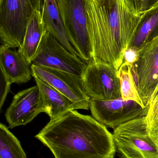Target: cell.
<instances>
[{
	"label": "cell",
	"mask_w": 158,
	"mask_h": 158,
	"mask_svg": "<svg viewBox=\"0 0 158 158\" xmlns=\"http://www.w3.org/2000/svg\"><path fill=\"white\" fill-rule=\"evenodd\" d=\"M35 137L55 158H114L117 151L106 126L76 110L50 119Z\"/></svg>",
	"instance_id": "6da1fadb"
},
{
	"label": "cell",
	"mask_w": 158,
	"mask_h": 158,
	"mask_svg": "<svg viewBox=\"0 0 158 158\" xmlns=\"http://www.w3.org/2000/svg\"><path fill=\"white\" fill-rule=\"evenodd\" d=\"M86 11L92 60L118 70L141 15L132 11L125 0H86Z\"/></svg>",
	"instance_id": "7a4b0ae2"
},
{
	"label": "cell",
	"mask_w": 158,
	"mask_h": 158,
	"mask_svg": "<svg viewBox=\"0 0 158 158\" xmlns=\"http://www.w3.org/2000/svg\"><path fill=\"white\" fill-rule=\"evenodd\" d=\"M113 136L122 158H158V145L148 130L145 117L117 127Z\"/></svg>",
	"instance_id": "3957f363"
},
{
	"label": "cell",
	"mask_w": 158,
	"mask_h": 158,
	"mask_svg": "<svg viewBox=\"0 0 158 158\" xmlns=\"http://www.w3.org/2000/svg\"><path fill=\"white\" fill-rule=\"evenodd\" d=\"M42 0H0V39L10 48L22 46L29 20Z\"/></svg>",
	"instance_id": "277c9868"
},
{
	"label": "cell",
	"mask_w": 158,
	"mask_h": 158,
	"mask_svg": "<svg viewBox=\"0 0 158 158\" xmlns=\"http://www.w3.org/2000/svg\"><path fill=\"white\" fill-rule=\"evenodd\" d=\"M69 40L88 64L93 59V50L87 27L86 0H57Z\"/></svg>",
	"instance_id": "5b68a950"
},
{
	"label": "cell",
	"mask_w": 158,
	"mask_h": 158,
	"mask_svg": "<svg viewBox=\"0 0 158 158\" xmlns=\"http://www.w3.org/2000/svg\"><path fill=\"white\" fill-rule=\"evenodd\" d=\"M31 64L82 77L87 64L66 50L48 31L44 35Z\"/></svg>",
	"instance_id": "8992f818"
},
{
	"label": "cell",
	"mask_w": 158,
	"mask_h": 158,
	"mask_svg": "<svg viewBox=\"0 0 158 158\" xmlns=\"http://www.w3.org/2000/svg\"><path fill=\"white\" fill-rule=\"evenodd\" d=\"M82 77L86 94L91 99L110 100L122 98L118 70L111 65L91 60Z\"/></svg>",
	"instance_id": "52a82bcc"
},
{
	"label": "cell",
	"mask_w": 158,
	"mask_h": 158,
	"mask_svg": "<svg viewBox=\"0 0 158 158\" xmlns=\"http://www.w3.org/2000/svg\"><path fill=\"white\" fill-rule=\"evenodd\" d=\"M149 106L143 107L132 100L122 98L110 100H90L93 117L100 123L115 129L128 122L146 117Z\"/></svg>",
	"instance_id": "ba28073f"
},
{
	"label": "cell",
	"mask_w": 158,
	"mask_h": 158,
	"mask_svg": "<svg viewBox=\"0 0 158 158\" xmlns=\"http://www.w3.org/2000/svg\"><path fill=\"white\" fill-rule=\"evenodd\" d=\"M32 76L45 81L66 96L79 110H89L91 98L86 94L82 77L66 71L31 66Z\"/></svg>",
	"instance_id": "9c48e42d"
},
{
	"label": "cell",
	"mask_w": 158,
	"mask_h": 158,
	"mask_svg": "<svg viewBox=\"0 0 158 158\" xmlns=\"http://www.w3.org/2000/svg\"><path fill=\"white\" fill-rule=\"evenodd\" d=\"M134 65L139 79L140 96L147 107L158 92V37L139 50V58Z\"/></svg>",
	"instance_id": "30bf717a"
},
{
	"label": "cell",
	"mask_w": 158,
	"mask_h": 158,
	"mask_svg": "<svg viewBox=\"0 0 158 158\" xmlns=\"http://www.w3.org/2000/svg\"><path fill=\"white\" fill-rule=\"evenodd\" d=\"M46 110L40 88L35 86L25 89L14 96L5 113L6 121L11 129L25 125L40 113Z\"/></svg>",
	"instance_id": "8fae6325"
},
{
	"label": "cell",
	"mask_w": 158,
	"mask_h": 158,
	"mask_svg": "<svg viewBox=\"0 0 158 158\" xmlns=\"http://www.w3.org/2000/svg\"><path fill=\"white\" fill-rule=\"evenodd\" d=\"M31 63L19 51H13L2 44L0 47V68L13 83H25L32 76Z\"/></svg>",
	"instance_id": "7c38bea8"
},
{
	"label": "cell",
	"mask_w": 158,
	"mask_h": 158,
	"mask_svg": "<svg viewBox=\"0 0 158 158\" xmlns=\"http://www.w3.org/2000/svg\"><path fill=\"white\" fill-rule=\"evenodd\" d=\"M41 11L46 31L66 50L79 57V54L69 40L57 0H42Z\"/></svg>",
	"instance_id": "4fadbf2b"
},
{
	"label": "cell",
	"mask_w": 158,
	"mask_h": 158,
	"mask_svg": "<svg viewBox=\"0 0 158 158\" xmlns=\"http://www.w3.org/2000/svg\"><path fill=\"white\" fill-rule=\"evenodd\" d=\"M40 88L46 108V113L50 119L59 117L70 110H79L66 96L41 79L33 77Z\"/></svg>",
	"instance_id": "5bb4252c"
},
{
	"label": "cell",
	"mask_w": 158,
	"mask_h": 158,
	"mask_svg": "<svg viewBox=\"0 0 158 158\" xmlns=\"http://www.w3.org/2000/svg\"><path fill=\"white\" fill-rule=\"evenodd\" d=\"M41 11V9L35 10L30 18L23 44L19 49L31 63L44 35L47 31Z\"/></svg>",
	"instance_id": "9a60e30c"
},
{
	"label": "cell",
	"mask_w": 158,
	"mask_h": 158,
	"mask_svg": "<svg viewBox=\"0 0 158 158\" xmlns=\"http://www.w3.org/2000/svg\"><path fill=\"white\" fill-rule=\"evenodd\" d=\"M157 37L158 6L147 10L141 15L130 47L140 49Z\"/></svg>",
	"instance_id": "2e32d148"
},
{
	"label": "cell",
	"mask_w": 158,
	"mask_h": 158,
	"mask_svg": "<svg viewBox=\"0 0 158 158\" xmlns=\"http://www.w3.org/2000/svg\"><path fill=\"white\" fill-rule=\"evenodd\" d=\"M121 85L122 98L125 100H132L146 107L140 94L138 75L134 64L123 62L118 70Z\"/></svg>",
	"instance_id": "e0dca14e"
},
{
	"label": "cell",
	"mask_w": 158,
	"mask_h": 158,
	"mask_svg": "<svg viewBox=\"0 0 158 158\" xmlns=\"http://www.w3.org/2000/svg\"><path fill=\"white\" fill-rule=\"evenodd\" d=\"M0 158H28L18 139L0 123Z\"/></svg>",
	"instance_id": "ac0fdd59"
},
{
	"label": "cell",
	"mask_w": 158,
	"mask_h": 158,
	"mask_svg": "<svg viewBox=\"0 0 158 158\" xmlns=\"http://www.w3.org/2000/svg\"><path fill=\"white\" fill-rule=\"evenodd\" d=\"M145 118L148 130L151 134L158 126V92L149 105Z\"/></svg>",
	"instance_id": "d6986e66"
},
{
	"label": "cell",
	"mask_w": 158,
	"mask_h": 158,
	"mask_svg": "<svg viewBox=\"0 0 158 158\" xmlns=\"http://www.w3.org/2000/svg\"><path fill=\"white\" fill-rule=\"evenodd\" d=\"M13 83L3 72L1 70L0 74V110H2L6 98L10 90V86Z\"/></svg>",
	"instance_id": "ffe728a7"
},
{
	"label": "cell",
	"mask_w": 158,
	"mask_h": 158,
	"mask_svg": "<svg viewBox=\"0 0 158 158\" xmlns=\"http://www.w3.org/2000/svg\"><path fill=\"white\" fill-rule=\"evenodd\" d=\"M140 49L130 47L126 50L124 53L123 62L131 64H134L139 58Z\"/></svg>",
	"instance_id": "44dd1931"
},
{
	"label": "cell",
	"mask_w": 158,
	"mask_h": 158,
	"mask_svg": "<svg viewBox=\"0 0 158 158\" xmlns=\"http://www.w3.org/2000/svg\"><path fill=\"white\" fill-rule=\"evenodd\" d=\"M127 4L135 13L142 15L144 0H125Z\"/></svg>",
	"instance_id": "7402d4cb"
},
{
	"label": "cell",
	"mask_w": 158,
	"mask_h": 158,
	"mask_svg": "<svg viewBox=\"0 0 158 158\" xmlns=\"http://www.w3.org/2000/svg\"><path fill=\"white\" fill-rule=\"evenodd\" d=\"M157 6H158V0H144L142 14L147 10Z\"/></svg>",
	"instance_id": "603a6c76"
},
{
	"label": "cell",
	"mask_w": 158,
	"mask_h": 158,
	"mask_svg": "<svg viewBox=\"0 0 158 158\" xmlns=\"http://www.w3.org/2000/svg\"><path fill=\"white\" fill-rule=\"evenodd\" d=\"M153 136L156 138V141L158 145V135H154Z\"/></svg>",
	"instance_id": "cb8c5ba5"
}]
</instances>
